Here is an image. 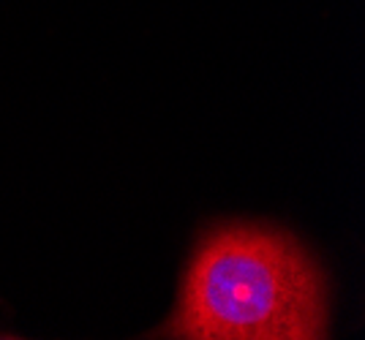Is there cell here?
Here are the masks:
<instances>
[{
  "mask_svg": "<svg viewBox=\"0 0 365 340\" xmlns=\"http://www.w3.org/2000/svg\"><path fill=\"white\" fill-rule=\"evenodd\" d=\"M327 324V280L308 250L287 232L235 223L199 243L158 338L319 340Z\"/></svg>",
  "mask_w": 365,
  "mask_h": 340,
  "instance_id": "obj_1",
  "label": "cell"
}]
</instances>
